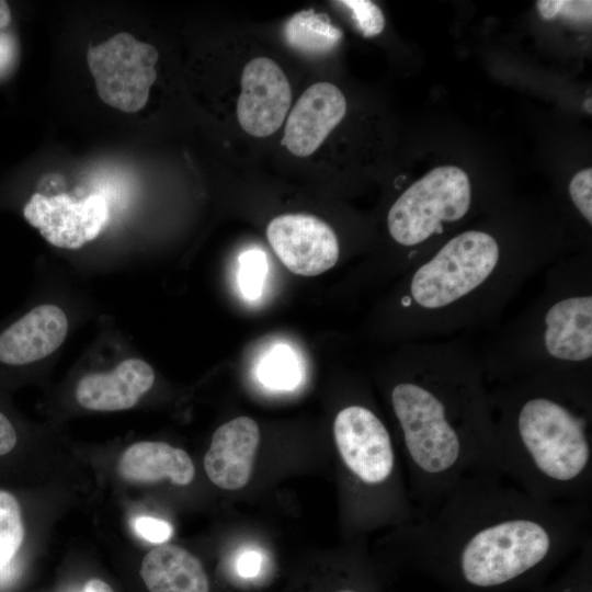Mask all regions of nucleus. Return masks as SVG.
I'll list each match as a JSON object with an SVG mask.
<instances>
[{
	"mask_svg": "<svg viewBox=\"0 0 592 592\" xmlns=\"http://www.w3.org/2000/svg\"><path fill=\"white\" fill-rule=\"evenodd\" d=\"M403 534L414 568L451 592H510L538 587L592 538V508L542 501L501 476L479 474L409 521Z\"/></svg>",
	"mask_w": 592,
	"mask_h": 592,
	"instance_id": "f257e3e1",
	"label": "nucleus"
},
{
	"mask_svg": "<svg viewBox=\"0 0 592 592\" xmlns=\"http://www.w3.org/2000/svg\"><path fill=\"white\" fill-rule=\"evenodd\" d=\"M425 382H400L390 392L410 493L419 515L432 513L465 478L497 469L493 425L470 387L443 392Z\"/></svg>",
	"mask_w": 592,
	"mask_h": 592,
	"instance_id": "f03ea898",
	"label": "nucleus"
},
{
	"mask_svg": "<svg viewBox=\"0 0 592 592\" xmlns=\"http://www.w3.org/2000/svg\"><path fill=\"white\" fill-rule=\"evenodd\" d=\"M503 409L493 426L499 475L542 501L592 503V441L583 408L534 391Z\"/></svg>",
	"mask_w": 592,
	"mask_h": 592,
	"instance_id": "7ed1b4c3",
	"label": "nucleus"
},
{
	"mask_svg": "<svg viewBox=\"0 0 592 592\" xmlns=\"http://www.w3.org/2000/svg\"><path fill=\"white\" fill-rule=\"evenodd\" d=\"M471 203L467 173L456 166L432 169L412 183L392 204L387 225L402 246H415L443 230V221L463 218Z\"/></svg>",
	"mask_w": 592,
	"mask_h": 592,
	"instance_id": "20e7f679",
	"label": "nucleus"
},
{
	"mask_svg": "<svg viewBox=\"0 0 592 592\" xmlns=\"http://www.w3.org/2000/svg\"><path fill=\"white\" fill-rule=\"evenodd\" d=\"M499 255V244L491 235L462 232L415 271L411 295L423 308L445 307L482 284L493 272Z\"/></svg>",
	"mask_w": 592,
	"mask_h": 592,
	"instance_id": "39448f33",
	"label": "nucleus"
},
{
	"mask_svg": "<svg viewBox=\"0 0 592 592\" xmlns=\"http://www.w3.org/2000/svg\"><path fill=\"white\" fill-rule=\"evenodd\" d=\"M156 47L121 32L91 46L87 61L100 99L126 113L141 110L157 78Z\"/></svg>",
	"mask_w": 592,
	"mask_h": 592,
	"instance_id": "423d86ee",
	"label": "nucleus"
},
{
	"mask_svg": "<svg viewBox=\"0 0 592 592\" xmlns=\"http://www.w3.org/2000/svg\"><path fill=\"white\" fill-rule=\"evenodd\" d=\"M340 458L348 471L366 488L397 486V454L383 421L368 408L351 405L333 422Z\"/></svg>",
	"mask_w": 592,
	"mask_h": 592,
	"instance_id": "0eeeda50",
	"label": "nucleus"
},
{
	"mask_svg": "<svg viewBox=\"0 0 592 592\" xmlns=\"http://www.w3.org/2000/svg\"><path fill=\"white\" fill-rule=\"evenodd\" d=\"M23 216L52 246L79 249L106 227L110 209L101 194L76 200L65 193L50 197L34 193L23 207Z\"/></svg>",
	"mask_w": 592,
	"mask_h": 592,
	"instance_id": "6e6552de",
	"label": "nucleus"
},
{
	"mask_svg": "<svg viewBox=\"0 0 592 592\" xmlns=\"http://www.w3.org/2000/svg\"><path fill=\"white\" fill-rule=\"evenodd\" d=\"M267 240L293 273L319 275L339 260V241L333 229L308 214H284L273 218L266 228Z\"/></svg>",
	"mask_w": 592,
	"mask_h": 592,
	"instance_id": "1a4fd4ad",
	"label": "nucleus"
},
{
	"mask_svg": "<svg viewBox=\"0 0 592 592\" xmlns=\"http://www.w3.org/2000/svg\"><path fill=\"white\" fill-rule=\"evenodd\" d=\"M237 118L254 137L274 134L284 123L292 103V89L281 67L267 57L250 60L241 73Z\"/></svg>",
	"mask_w": 592,
	"mask_h": 592,
	"instance_id": "9d476101",
	"label": "nucleus"
},
{
	"mask_svg": "<svg viewBox=\"0 0 592 592\" xmlns=\"http://www.w3.org/2000/svg\"><path fill=\"white\" fill-rule=\"evenodd\" d=\"M346 100L331 82H317L298 98L287 116L282 144L297 157H308L342 121Z\"/></svg>",
	"mask_w": 592,
	"mask_h": 592,
	"instance_id": "9b49d317",
	"label": "nucleus"
},
{
	"mask_svg": "<svg viewBox=\"0 0 592 592\" xmlns=\"http://www.w3.org/2000/svg\"><path fill=\"white\" fill-rule=\"evenodd\" d=\"M68 319L53 304L38 305L0 331V365L20 367L54 353L65 341Z\"/></svg>",
	"mask_w": 592,
	"mask_h": 592,
	"instance_id": "f8f14e48",
	"label": "nucleus"
},
{
	"mask_svg": "<svg viewBox=\"0 0 592 592\" xmlns=\"http://www.w3.org/2000/svg\"><path fill=\"white\" fill-rule=\"evenodd\" d=\"M259 442V426L249 417H238L220 425L214 432L204 457V468L209 480L226 490L246 486Z\"/></svg>",
	"mask_w": 592,
	"mask_h": 592,
	"instance_id": "ddd939ff",
	"label": "nucleus"
},
{
	"mask_svg": "<svg viewBox=\"0 0 592 592\" xmlns=\"http://www.w3.org/2000/svg\"><path fill=\"white\" fill-rule=\"evenodd\" d=\"M155 372L145 361L130 357L110 372L90 373L76 387L77 402L89 410L119 411L133 408L152 387Z\"/></svg>",
	"mask_w": 592,
	"mask_h": 592,
	"instance_id": "4468645a",
	"label": "nucleus"
},
{
	"mask_svg": "<svg viewBox=\"0 0 592 592\" xmlns=\"http://www.w3.org/2000/svg\"><path fill=\"white\" fill-rule=\"evenodd\" d=\"M544 341L557 360L583 362L592 356V297L573 296L554 304L545 316Z\"/></svg>",
	"mask_w": 592,
	"mask_h": 592,
	"instance_id": "2eb2a0df",
	"label": "nucleus"
},
{
	"mask_svg": "<svg viewBox=\"0 0 592 592\" xmlns=\"http://www.w3.org/2000/svg\"><path fill=\"white\" fill-rule=\"evenodd\" d=\"M118 473L127 481L152 483L163 479L177 486L189 485L195 474L189 454L164 442H138L119 457Z\"/></svg>",
	"mask_w": 592,
	"mask_h": 592,
	"instance_id": "dca6fc26",
	"label": "nucleus"
},
{
	"mask_svg": "<svg viewBox=\"0 0 592 592\" xmlns=\"http://www.w3.org/2000/svg\"><path fill=\"white\" fill-rule=\"evenodd\" d=\"M140 576L149 592H209L201 561L177 545L151 549L141 561Z\"/></svg>",
	"mask_w": 592,
	"mask_h": 592,
	"instance_id": "f3484780",
	"label": "nucleus"
},
{
	"mask_svg": "<svg viewBox=\"0 0 592 592\" xmlns=\"http://www.w3.org/2000/svg\"><path fill=\"white\" fill-rule=\"evenodd\" d=\"M286 42L294 49L307 54H325L333 49L342 38V32L328 16L315 10L295 13L285 24Z\"/></svg>",
	"mask_w": 592,
	"mask_h": 592,
	"instance_id": "a211bd4d",
	"label": "nucleus"
},
{
	"mask_svg": "<svg viewBox=\"0 0 592 592\" xmlns=\"http://www.w3.org/2000/svg\"><path fill=\"white\" fill-rule=\"evenodd\" d=\"M260 382L272 389H294L300 379V369L294 353L284 345L275 346L261 361Z\"/></svg>",
	"mask_w": 592,
	"mask_h": 592,
	"instance_id": "6ab92c4d",
	"label": "nucleus"
},
{
	"mask_svg": "<svg viewBox=\"0 0 592 592\" xmlns=\"http://www.w3.org/2000/svg\"><path fill=\"white\" fill-rule=\"evenodd\" d=\"M24 538L21 508L16 498L0 490V568L16 554Z\"/></svg>",
	"mask_w": 592,
	"mask_h": 592,
	"instance_id": "aec40b11",
	"label": "nucleus"
},
{
	"mask_svg": "<svg viewBox=\"0 0 592 592\" xmlns=\"http://www.w3.org/2000/svg\"><path fill=\"white\" fill-rule=\"evenodd\" d=\"M539 592H592V538L581 547L566 573Z\"/></svg>",
	"mask_w": 592,
	"mask_h": 592,
	"instance_id": "412c9836",
	"label": "nucleus"
},
{
	"mask_svg": "<svg viewBox=\"0 0 592 592\" xmlns=\"http://www.w3.org/2000/svg\"><path fill=\"white\" fill-rule=\"evenodd\" d=\"M266 272V257L261 250H248L240 255L238 282L244 297L255 299L262 294Z\"/></svg>",
	"mask_w": 592,
	"mask_h": 592,
	"instance_id": "4be33fe9",
	"label": "nucleus"
},
{
	"mask_svg": "<svg viewBox=\"0 0 592 592\" xmlns=\"http://www.w3.org/2000/svg\"><path fill=\"white\" fill-rule=\"evenodd\" d=\"M351 11V16L364 37H373L385 29V16L380 8L368 0L335 1Z\"/></svg>",
	"mask_w": 592,
	"mask_h": 592,
	"instance_id": "5701e85b",
	"label": "nucleus"
},
{
	"mask_svg": "<svg viewBox=\"0 0 592 592\" xmlns=\"http://www.w3.org/2000/svg\"><path fill=\"white\" fill-rule=\"evenodd\" d=\"M569 194L589 224H592V169L578 171L569 183Z\"/></svg>",
	"mask_w": 592,
	"mask_h": 592,
	"instance_id": "b1692460",
	"label": "nucleus"
},
{
	"mask_svg": "<svg viewBox=\"0 0 592 592\" xmlns=\"http://www.w3.org/2000/svg\"><path fill=\"white\" fill-rule=\"evenodd\" d=\"M133 527L139 537L157 545L169 540L173 533L169 522L148 515L137 516L133 522Z\"/></svg>",
	"mask_w": 592,
	"mask_h": 592,
	"instance_id": "393cba45",
	"label": "nucleus"
},
{
	"mask_svg": "<svg viewBox=\"0 0 592 592\" xmlns=\"http://www.w3.org/2000/svg\"><path fill=\"white\" fill-rule=\"evenodd\" d=\"M263 565V555L260 550L244 548L237 555L235 568L238 574L243 578L257 577Z\"/></svg>",
	"mask_w": 592,
	"mask_h": 592,
	"instance_id": "a878e982",
	"label": "nucleus"
},
{
	"mask_svg": "<svg viewBox=\"0 0 592 592\" xmlns=\"http://www.w3.org/2000/svg\"><path fill=\"white\" fill-rule=\"evenodd\" d=\"M591 1H566L561 0L559 15L573 21H590L591 20Z\"/></svg>",
	"mask_w": 592,
	"mask_h": 592,
	"instance_id": "bb28decb",
	"label": "nucleus"
},
{
	"mask_svg": "<svg viewBox=\"0 0 592 592\" xmlns=\"http://www.w3.org/2000/svg\"><path fill=\"white\" fill-rule=\"evenodd\" d=\"M18 443V433L10 419L0 411V456L10 453Z\"/></svg>",
	"mask_w": 592,
	"mask_h": 592,
	"instance_id": "cd10ccee",
	"label": "nucleus"
},
{
	"mask_svg": "<svg viewBox=\"0 0 592 592\" xmlns=\"http://www.w3.org/2000/svg\"><path fill=\"white\" fill-rule=\"evenodd\" d=\"M561 0H539L536 8L540 16L545 20H551L559 16Z\"/></svg>",
	"mask_w": 592,
	"mask_h": 592,
	"instance_id": "c85d7f7f",
	"label": "nucleus"
},
{
	"mask_svg": "<svg viewBox=\"0 0 592 592\" xmlns=\"http://www.w3.org/2000/svg\"><path fill=\"white\" fill-rule=\"evenodd\" d=\"M12 47L10 38L0 34V69L3 68L11 59Z\"/></svg>",
	"mask_w": 592,
	"mask_h": 592,
	"instance_id": "c756f323",
	"label": "nucleus"
},
{
	"mask_svg": "<svg viewBox=\"0 0 592 592\" xmlns=\"http://www.w3.org/2000/svg\"><path fill=\"white\" fill-rule=\"evenodd\" d=\"M83 592H114V590L103 580L91 579L84 584Z\"/></svg>",
	"mask_w": 592,
	"mask_h": 592,
	"instance_id": "7c9ffc66",
	"label": "nucleus"
},
{
	"mask_svg": "<svg viewBox=\"0 0 592 592\" xmlns=\"http://www.w3.org/2000/svg\"><path fill=\"white\" fill-rule=\"evenodd\" d=\"M11 20V12L5 1L0 0V29L7 26Z\"/></svg>",
	"mask_w": 592,
	"mask_h": 592,
	"instance_id": "2f4dec72",
	"label": "nucleus"
},
{
	"mask_svg": "<svg viewBox=\"0 0 592 592\" xmlns=\"http://www.w3.org/2000/svg\"><path fill=\"white\" fill-rule=\"evenodd\" d=\"M584 107H585L587 111H589L591 113V99L585 101Z\"/></svg>",
	"mask_w": 592,
	"mask_h": 592,
	"instance_id": "473e14b6",
	"label": "nucleus"
},
{
	"mask_svg": "<svg viewBox=\"0 0 592 592\" xmlns=\"http://www.w3.org/2000/svg\"><path fill=\"white\" fill-rule=\"evenodd\" d=\"M338 592H360V591L356 590V589L346 588V589H342V590H340V591H338Z\"/></svg>",
	"mask_w": 592,
	"mask_h": 592,
	"instance_id": "72a5a7b5",
	"label": "nucleus"
}]
</instances>
